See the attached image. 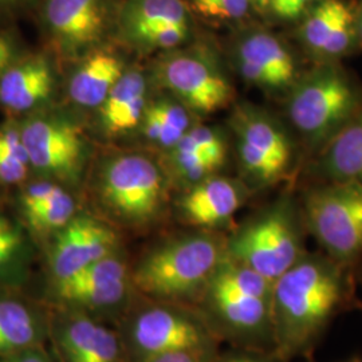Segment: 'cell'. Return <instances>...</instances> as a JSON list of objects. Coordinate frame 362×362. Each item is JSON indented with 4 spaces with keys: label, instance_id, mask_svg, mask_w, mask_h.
Listing matches in <instances>:
<instances>
[{
    "label": "cell",
    "instance_id": "cell-20",
    "mask_svg": "<svg viewBox=\"0 0 362 362\" xmlns=\"http://www.w3.org/2000/svg\"><path fill=\"white\" fill-rule=\"evenodd\" d=\"M320 172L330 181L362 182V110L322 148Z\"/></svg>",
    "mask_w": 362,
    "mask_h": 362
},
{
    "label": "cell",
    "instance_id": "cell-34",
    "mask_svg": "<svg viewBox=\"0 0 362 362\" xmlns=\"http://www.w3.org/2000/svg\"><path fill=\"white\" fill-rule=\"evenodd\" d=\"M61 189L59 185L50 182V181H39L28 185L23 194L21 196V206L22 211L26 212L30 209L38 207L52 199L54 194Z\"/></svg>",
    "mask_w": 362,
    "mask_h": 362
},
{
    "label": "cell",
    "instance_id": "cell-14",
    "mask_svg": "<svg viewBox=\"0 0 362 362\" xmlns=\"http://www.w3.org/2000/svg\"><path fill=\"white\" fill-rule=\"evenodd\" d=\"M160 81L194 112L209 115L227 106L233 86L208 57L202 54H173L158 67Z\"/></svg>",
    "mask_w": 362,
    "mask_h": 362
},
{
    "label": "cell",
    "instance_id": "cell-6",
    "mask_svg": "<svg viewBox=\"0 0 362 362\" xmlns=\"http://www.w3.org/2000/svg\"><path fill=\"white\" fill-rule=\"evenodd\" d=\"M288 90V118L311 145L324 146L360 110L354 83L332 61L315 66Z\"/></svg>",
    "mask_w": 362,
    "mask_h": 362
},
{
    "label": "cell",
    "instance_id": "cell-38",
    "mask_svg": "<svg viewBox=\"0 0 362 362\" xmlns=\"http://www.w3.org/2000/svg\"><path fill=\"white\" fill-rule=\"evenodd\" d=\"M214 362H278L269 351L245 349L223 357H215Z\"/></svg>",
    "mask_w": 362,
    "mask_h": 362
},
{
    "label": "cell",
    "instance_id": "cell-43",
    "mask_svg": "<svg viewBox=\"0 0 362 362\" xmlns=\"http://www.w3.org/2000/svg\"><path fill=\"white\" fill-rule=\"evenodd\" d=\"M11 1H15V0H0V4H7V3H11Z\"/></svg>",
    "mask_w": 362,
    "mask_h": 362
},
{
    "label": "cell",
    "instance_id": "cell-25",
    "mask_svg": "<svg viewBox=\"0 0 362 362\" xmlns=\"http://www.w3.org/2000/svg\"><path fill=\"white\" fill-rule=\"evenodd\" d=\"M23 214L34 231L55 233L77 215V206L73 196L61 188L52 199Z\"/></svg>",
    "mask_w": 362,
    "mask_h": 362
},
{
    "label": "cell",
    "instance_id": "cell-39",
    "mask_svg": "<svg viewBox=\"0 0 362 362\" xmlns=\"http://www.w3.org/2000/svg\"><path fill=\"white\" fill-rule=\"evenodd\" d=\"M16 59L18 54L13 39L0 33V74L13 65Z\"/></svg>",
    "mask_w": 362,
    "mask_h": 362
},
{
    "label": "cell",
    "instance_id": "cell-13",
    "mask_svg": "<svg viewBox=\"0 0 362 362\" xmlns=\"http://www.w3.org/2000/svg\"><path fill=\"white\" fill-rule=\"evenodd\" d=\"M118 251L116 231L89 215H76L55 233L49 251L50 286L59 285Z\"/></svg>",
    "mask_w": 362,
    "mask_h": 362
},
{
    "label": "cell",
    "instance_id": "cell-44",
    "mask_svg": "<svg viewBox=\"0 0 362 362\" xmlns=\"http://www.w3.org/2000/svg\"><path fill=\"white\" fill-rule=\"evenodd\" d=\"M348 362H362V360H350V361Z\"/></svg>",
    "mask_w": 362,
    "mask_h": 362
},
{
    "label": "cell",
    "instance_id": "cell-2",
    "mask_svg": "<svg viewBox=\"0 0 362 362\" xmlns=\"http://www.w3.org/2000/svg\"><path fill=\"white\" fill-rule=\"evenodd\" d=\"M274 282L226 255L197 303L219 338L272 353Z\"/></svg>",
    "mask_w": 362,
    "mask_h": 362
},
{
    "label": "cell",
    "instance_id": "cell-7",
    "mask_svg": "<svg viewBox=\"0 0 362 362\" xmlns=\"http://www.w3.org/2000/svg\"><path fill=\"white\" fill-rule=\"evenodd\" d=\"M303 223L327 257L350 266L362 254V182L332 181L303 199Z\"/></svg>",
    "mask_w": 362,
    "mask_h": 362
},
{
    "label": "cell",
    "instance_id": "cell-19",
    "mask_svg": "<svg viewBox=\"0 0 362 362\" xmlns=\"http://www.w3.org/2000/svg\"><path fill=\"white\" fill-rule=\"evenodd\" d=\"M52 89V69L46 58H18L0 74V105L16 113L30 112L45 103Z\"/></svg>",
    "mask_w": 362,
    "mask_h": 362
},
{
    "label": "cell",
    "instance_id": "cell-18",
    "mask_svg": "<svg viewBox=\"0 0 362 362\" xmlns=\"http://www.w3.org/2000/svg\"><path fill=\"white\" fill-rule=\"evenodd\" d=\"M50 313L15 291H0V357L45 345Z\"/></svg>",
    "mask_w": 362,
    "mask_h": 362
},
{
    "label": "cell",
    "instance_id": "cell-28",
    "mask_svg": "<svg viewBox=\"0 0 362 362\" xmlns=\"http://www.w3.org/2000/svg\"><path fill=\"white\" fill-rule=\"evenodd\" d=\"M172 156L181 179L192 185L212 176V173L216 170L212 164L208 163L207 158L202 155L187 133L173 146Z\"/></svg>",
    "mask_w": 362,
    "mask_h": 362
},
{
    "label": "cell",
    "instance_id": "cell-35",
    "mask_svg": "<svg viewBox=\"0 0 362 362\" xmlns=\"http://www.w3.org/2000/svg\"><path fill=\"white\" fill-rule=\"evenodd\" d=\"M216 349H192L169 351L144 362H214Z\"/></svg>",
    "mask_w": 362,
    "mask_h": 362
},
{
    "label": "cell",
    "instance_id": "cell-40",
    "mask_svg": "<svg viewBox=\"0 0 362 362\" xmlns=\"http://www.w3.org/2000/svg\"><path fill=\"white\" fill-rule=\"evenodd\" d=\"M356 26H357V40L362 45V3L358 11H356Z\"/></svg>",
    "mask_w": 362,
    "mask_h": 362
},
{
    "label": "cell",
    "instance_id": "cell-41",
    "mask_svg": "<svg viewBox=\"0 0 362 362\" xmlns=\"http://www.w3.org/2000/svg\"><path fill=\"white\" fill-rule=\"evenodd\" d=\"M252 1H257L258 4L260 6H267V3H266V0H252Z\"/></svg>",
    "mask_w": 362,
    "mask_h": 362
},
{
    "label": "cell",
    "instance_id": "cell-30",
    "mask_svg": "<svg viewBox=\"0 0 362 362\" xmlns=\"http://www.w3.org/2000/svg\"><path fill=\"white\" fill-rule=\"evenodd\" d=\"M357 42V26H356V11L348 4L337 19L330 37L325 43L321 52V58L333 61L350 52L353 45Z\"/></svg>",
    "mask_w": 362,
    "mask_h": 362
},
{
    "label": "cell",
    "instance_id": "cell-1",
    "mask_svg": "<svg viewBox=\"0 0 362 362\" xmlns=\"http://www.w3.org/2000/svg\"><path fill=\"white\" fill-rule=\"evenodd\" d=\"M349 266L305 254L274 282L272 356L290 362L308 356L330 321L354 299Z\"/></svg>",
    "mask_w": 362,
    "mask_h": 362
},
{
    "label": "cell",
    "instance_id": "cell-22",
    "mask_svg": "<svg viewBox=\"0 0 362 362\" xmlns=\"http://www.w3.org/2000/svg\"><path fill=\"white\" fill-rule=\"evenodd\" d=\"M121 21L127 37L132 40L160 23L189 26L187 8L181 0H129Z\"/></svg>",
    "mask_w": 362,
    "mask_h": 362
},
{
    "label": "cell",
    "instance_id": "cell-36",
    "mask_svg": "<svg viewBox=\"0 0 362 362\" xmlns=\"http://www.w3.org/2000/svg\"><path fill=\"white\" fill-rule=\"evenodd\" d=\"M310 1L311 0H270L269 6L278 18L285 21H294L306 11Z\"/></svg>",
    "mask_w": 362,
    "mask_h": 362
},
{
    "label": "cell",
    "instance_id": "cell-24",
    "mask_svg": "<svg viewBox=\"0 0 362 362\" xmlns=\"http://www.w3.org/2000/svg\"><path fill=\"white\" fill-rule=\"evenodd\" d=\"M26 242L22 231L0 214V286L16 284L25 270Z\"/></svg>",
    "mask_w": 362,
    "mask_h": 362
},
{
    "label": "cell",
    "instance_id": "cell-15",
    "mask_svg": "<svg viewBox=\"0 0 362 362\" xmlns=\"http://www.w3.org/2000/svg\"><path fill=\"white\" fill-rule=\"evenodd\" d=\"M242 77L266 90H286L297 81V64L285 43L267 31H252L236 46Z\"/></svg>",
    "mask_w": 362,
    "mask_h": 362
},
{
    "label": "cell",
    "instance_id": "cell-3",
    "mask_svg": "<svg viewBox=\"0 0 362 362\" xmlns=\"http://www.w3.org/2000/svg\"><path fill=\"white\" fill-rule=\"evenodd\" d=\"M226 255V243L214 233L170 239L146 252L132 270L134 290L151 299L197 306Z\"/></svg>",
    "mask_w": 362,
    "mask_h": 362
},
{
    "label": "cell",
    "instance_id": "cell-42",
    "mask_svg": "<svg viewBox=\"0 0 362 362\" xmlns=\"http://www.w3.org/2000/svg\"><path fill=\"white\" fill-rule=\"evenodd\" d=\"M354 306L362 310V302H360V300H356V302H354Z\"/></svg>",
    "mask_w": 362,
    "mask_h": 362
},
{
    "label": "cell",
    "instance_id": "cell-12",
    "mask_svg": "<svg viewBox=\"0 0 362 362\" xmlns=\"http://www.w3.org/2000/svg\"><path fill=\"white\" fill-rule=\"evenodd\" d=\"M30 168L73 180L81 168L85 143L81 129L54 117H28L19 125Z\"/></svg>",
    "mask_w": 362,
    "mask_h": 362
},
{
    "label": "cell",
    "instance_id": "cell-8",
    "mask_svg": "<svg viewBox=\"0 0 362 362\" xmlns=\"http://www.w3.org/2000/svg\"><path fill=\"white\" fill-rule=\"evenodd\" d=\"M98 192L106 209L128 226L153 221L165 202L161 170L141 155L112 158L101 172Z\"/></svg>",
    "mask_w": 362,
    "mask_h": 362
},
{
    "label": "cell",
    "instance_id": "cell-31",
    "mask_svg": "<svg viewBox=\"0 0 362 362\" xmlns=\"http://www.w3.org/2000/svg\"><path fill=\"white\" fill-rule=\"evenodd\" d=\"M188 30L189 26L184 25L160 23L144 31L143 34L134 39V42L156 49H172L187 39Z\"/></svg>",
    "mask_w": 362,
    "mask_h": 362
},
{
    "label": "cell",
    "instance_id": "cell-32",
    "mask_svg": "<svg viewBox=\"0 0 362 362\" xmlns=\"http://www.w3.org/2000/svg\"><path fill=\"white\" fill-rule=\"evenodd\" d=\"M187 134L202 152V155L207 158L209 164H212L216 169L223 165L227 155V148L219 132L206 127H197L188 130Z\"/></svg>",
    "mask_w": 362,
    "mask_h": 362
},
{
    "label": "cell",
    "instance_id": "cell-5",
    "mask_svg": "<svg viewBox=\"0 0 362 362\" xmlns=\"http://www.w3.org/2000/svg\"><path fill=\"white\" fill-rule=\"evenodd\" d=\"M230 258L275 282L305 251L303 216L294 200L284 196L243 224L226 242Z\"/></svg>",
    "mask_w": 362,
    "mask_h": 362
},
{
    "label": "cell",
    "instance_id": "cell-23",
    "mask_svg": "<svg viewBox=\"0 0 362 362\" xmlns=\"http://www.w3.org/2000/svg\"><path fill=\"white\" fill-rule=\"evenodd\" d=\"M346 6L344 0H318L311 7L299 28V39L309 52L321 55L338 16Z\"/></svg>",
    "mask_w": 362,
    "mask_h": 362
},
{
    "label": "cell",
    "instance_id": "cell-21",
    "mask_svg": "<svg viewBox=\"0 0 362 362\" xmlns=\"http://www.w3.org/2000/svg\"><path fill=\"white\" fill-rule=\"evenodd\" d=\"M122 74L124 66L118 57L110 52H94L73 74L69 94L83 107L101 106Z\"/></svg>",
    "mask_w": 362,
    "mask_h": 362
},
{
    "label": "cell",
    "instance_id": "cell-9",
    "mask_svg": "<svg viewBox=\"0 0 362 362\" xmlns=\"http://www.w3.org/2000/svg\"><path fill=\"white\" fill-rule=\"evenodd\" d=\"M132 270L118 251L93 263L74 278L50 286L54 306L85 311L98 320L119 318L133 302Z\"/></svg>",
    "mask_w": 362,
    "mask_h": 362
},
{
    "label": "cell",
    "instance_id": "cell-10",
    "mask_svg": "<svg viewBox=\"0 0 362 362\" xmlns=\"http://www.w3.org/2000/svg\"><path fill=\"white\" fill-rule=\"evenodd\" d=\"M238 152L247 175L259 185L284 177L293 160V145L285 128L263 110L243 106L233 117Z\"/></svg>",
    "mask_w": 362,
    "mask_h": 362
},
{
    "label": "cell",
    "instance_id": "cell-4",
    "mask_svg": "<svg viewBox=\"0 0 362 362\" xmlns=\"http://www.w3.org/2000/svg\"><path fill=\"white\" fill-rule=\"evenodd\" d=\"M144 299L122 317L118 332L129 362L177 350L216 349L220 338L196 306Z\"/></svg>",
    "mask_w": 362,
    "mask_h": 362
},
{
    "label": "cell",
    "instance_id": "cell-33",
    "mask_svg": "<svg viewBox=\"0 0 362 362\" xmlns=\"http://www.w3.org/2000/svg\"><path fill=\"white\" fill-rule=\"evenodd\" d=\"M251 0H194V8L218 19H239L248 11Z\"/></svg>",
    "mask_w": 362,
    "mask_h": 362
},
{
    "label": "cell",
    "instance_id": "cell-16",
    "mask_svg": "<svg viewBox=\"0 0 362 362\" xmlns=\"http://www.w3.org/2000/svg\"><path fill=\"white\" fill-rule=\"evenodd\" d=\"M246 202V191L236 181L209 176L194 184L179 203L182 220L211 230L228 223Z\"/></svg>",
    "mask_w": 362,
    "mask_h": 362
},
{
    "label": "cell",
    "instance_id": "cell-26",
    "mask_svg": "<svg viewBox=\"0 0 362 362\" xmlns=\"http://www.w3.org/2000/svg\"><path fill=\"white\" fill-rule=\"evenodd\" d=\"M30 161L19 127L0 128V182L21 184L26 180Z\"/></svg>",
    "mask_w": 362,
    "mask_h": 362
},
{
    "label": "cell",
    "instance_id": "cell-17",
    "mask_svg": "<svg viewBox=\"0 0 362 362\" xmlns=\"http://www.w3.org/2000/svg\"><path fill=\"white\" fill-rule=\"evenodd\" d=\"M45 19L54 39L74 52L95 43L106 26L104 0H47Z\"/></svg>",
    "mask_w": 362,
    "mask_h": 362
},
{
    "label": "cell",
    "instance_id": "cell-29",
    "mask_svg": "<svg viewBox=\"0 0 362 362\" xmlns=\"http://www.w3.org/2000/svg\"><path fill=\"white\" fill-rule=\"evenodd\" d=\"M143 95H146V82L143 74L139 71L124 73L107 94L104 104L101 105L103 122L105 124L128 105L132 104L134 100Z\"/></svg>",
    "mask_w": 362,
    "mask_h": 362
},
{
    "label": "cell",
    "instance_id": "cell-37",
    "mask_svg": "<svg viewBox=\"0 0 362 362\" xmlns=\"http://www.w3.org/2000/svg\"><path fill=\"white\" fill-rule=\"evenodd\" d=\"M0 362H59L54 353H49L45 345L16 351L0 357Z\"/></svg>",
    "mask_w": 362,
    "mask_h": 362
},
{
    "label": "cell",
    "instance_id": "cell-11",
    "mask_svg": "<svg viewBox=\"0 0 362 362\" xmlns=\"http://www.w3.org/2000/svg\"><path fill=\"white\" fill-rule=\"evenodd\" d=\"M50 313L54 354L59 362H129L118 332L85 311L55 306Z\"/></svg>",
    "mask_w": 362,
    "mask_h": 362
},
{
    "label": "cell",
    "instance_id": "cell-27",
    "mask_svg": "<svg viewBox=\"0 0 362 362\" xmlns=\"http://www.w3.org/2000/svg\"><path fill=\"white\" fill-rule=\"evenodd\" d=\"M161 124V136L158 143L164 146H175L191 129V118L188 110L182 105L169 101H156L146 106Z\"/></svg>",
    "mask_w": 362,
    "mask_h": 362
}]
</instances>
